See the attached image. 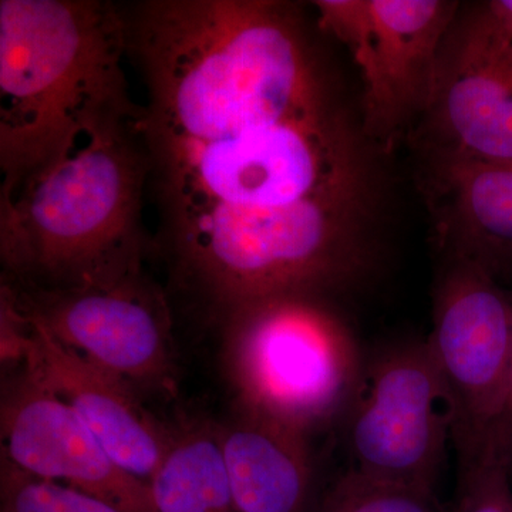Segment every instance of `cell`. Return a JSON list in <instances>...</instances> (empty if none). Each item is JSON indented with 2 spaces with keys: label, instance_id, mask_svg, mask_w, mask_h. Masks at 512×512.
Instances as JSON below:
<instances>
[{
  "label": "cell",
  "instance_id": "cell-5",
  "mask_svg": "<svg viewBox=\"0 0 512 512\" xmlns=\"http://www.w3.org/2000/svg\"><path fill=\"white\" fill-rule=\"evenodd\" d=\"M426 342L446 390L458 464L494 451L512 457L510 286L483 266L446 261Z\"/></svg>",
  "mask_w": 512,
  "mask_h": 512
},
{
  "label": "cell",
  "instance_id": "cell-8",
  "mask_svg": "<svg viewBox=\"0 0 512 512\" xmlns=\"http://www.w3.org/2000/svg\"><path fill=\"white\" fill-rule=\"evenodd\" d=\"M30 318L66 348L133 386L174 396L177 367L167 298L143 272L114 284L37 289L2 279Z\"/></svg>",
  "mask_w": 512,
  "mask_h": 512
},
{
  "label": "cell",
  "instance_id": "cell-4",
  "mask_svg": "<svg viewBox=\"0 0 512 512\" xmlns=\"http://www.w3.org/2000/svg\"><path fill=\"white\" fill-rule=\"evenodd\" d=\"M235 412L313 440L340 424L366 362L326 296L284 293L220 320Z\"/></svg>",
  "mask_w": 512,
  "mask_h": 512
},
{
  "label": "cell",
  "instance_id": "cell-16",
  "mask_svg": "<svg viewBox=\"0 0 512 512\" xmlns=\"http://www.w3.org/2000/svg\"><path fill=\"white\" fill-rule=\"evenodd\" d=\"M2 512H123L101 498L29 476L2 460Z\"/></svg>",
  "mask_w": 512,
  "mask_h": 512
},
{
  "label": "cell",
  "instance_id": "cell-12",
  "mask_svg": "<svg viewBox=\"0 0 512 512\" xmlns=\"http://www.w3.org/2000/svg\"><path fill=\"white\" fill-rule=\"evenodd\" d=\"M426 116L431 151L512 163V50L488 52L458 40L451 59H441Z\"/></svg>",
  "mask_w": 512,
  "mask_h": 512
},
{
  "label": "cell",
  "instance_id": "cell-9",
  "mask_svg": "<svg viewBox=\"0 0 512 512\" xmlns=\"http://www.w3.org/2000/svg\"><path fill=\"white\" fill-rule=\"evenodd\" d=\"M18 372L3 393L2 460L123 512H158L148 483L123 470L69 404L25 367Z\"/></svg>",
  "mask_w": 512,
  "mask_h": 512
},
{
  "label": "cell",
  "instance_id": "cell-14",
  "mask_svg": "<svg viewBox=\"0 0 512 512\" xmlns=\"http://www.w3.org/2000/svg\"><path fill=\"white\" fill-rule=\"evenodd\" d=\"M158 512H238L218 443L217 426L183 421L148 481Z\"/></svg>",
  "mask_w": 512,
  "mask_h": 512
},
{
  "label": "cell",
  "instance_id": "cell-11",
  "mask_svg": "<svg viewBox=\"0 0 512 512\" xmlns=\"http://www.w3.org/2000/svg\"><path fill=\"white\" fill-rule=\"evenodd\" d=\"M424 191L446 261L512 276V163L430 151Z\"/></svg>",
  "mask_w": 512,
  "mask_h": 512
},
{
  "label": "cell",
  "instance_id": "cell-19",
  "mask_svg": "<svg viewBox=\"0 0 512 512\" xmlns=\"http://www.w3.org/2000/svg\"><path fill=\"white\" fill-rule=\"evenodd\" d=\"M508 286H510L512 292V276L505 282ZM508 427H510V434L512 439V365H511V379H510V403H508Z\"/></svg>",
  "mask_w": 512,
  "mask_h": 512
},
{
  "label": "cell",
  "instance_id": "cell-3",
  "mask_svg": "<svg viewBox=\"0 0 512 512\" xmlns=\"http://www.w3.org/2000/svg\"><path fill=\"white\" fill-rule=\"evenodd\" d=\"M141 119L101 128L62 163L0 197L2 279L69 289L143 272L150 163Z\"/></svg>",
  "mask_w": 512,
  "mask_h": 512
},
{
  "label": "cell",
  "instance_id": "cell-1",
  "mask_svg": "<svg viewBox=\"0 0 512 512\" xmlns=\"http://www.w3.org/2000/svg\"><path fill=\"white\" fill-rule=\"evenodd\" d=\"M141 134L161 248L212 315L266 296L328 295L372 268L375 174L335 92L190 137Z\"/></svg>",
  "mask_w": 512,
  "mask_h": 512
},
{
  "label": "cell",
  "instance_id": "cell-2",
  "mask_svg": "<svg viewBox=\"0 0 512 512\" xmlns=\"http://www.w3.org/2000/svg\"><path fill=\"white\" fill-rule=\"evenodd\" d=\"M123 3L0 0V197L116 121L140 120Z\"/></svg>",
  "mask_w": 512,
  "mask_h": 512
},
{
  "label": "cell",
  "instance_id": "cell-15",
  "mask_svg": "<svg viewBox=\"0 0 512 512\" xmlns=\"http://www.w3.org/2000/svg\"><path fill=\"white\" fill-rule=\"evenodd\" d=\"M313 512H444L436 493L376 483L345 473L328 493L319 497Z\"/></svg>",
  "mask_w": 512,
  "mask_h": 512
},
{
  "label": "cell",
  "instance_id": "cell-18",
  "mask_svg": "<svg viewBox=\"0 0 512 512\" xmlns=\"http://www.w3.org/2000/svg\"><path fill=\"white\" fill-rule=\"evenodd\" d=\"M463 39L493 52L512 50V0L487 2L468 19Z\"/></svg>",
  "mask_w": 512,
  "mask_h": 512
},
{
  "label": "cell",
  "instance_id": "cell-17",
  "mask_svg": "<svg viewBox=\"0 0 512 512\" xmlns=\"http://www.w3.org/2000/svg\"><path fill=\"white\" fill-rule=\"evenodd\" d=\"M512 457L488 453L458 464L451 512H512Z\"/></svg>",
  "mask_w": 512,
  "mask_h": 512
},
{
  "label": "cell",
  "instance_id": "cell-10",
  "mask_svg": "<svg viewBox=\"0 0 512 512\" xmlns=\"http://www.w3.org/2000/svg\"><path fill=\"white\" fill-rule=\"evenodd\" d=\"M19 309L25 332L18 367L28 369L69 404L123 470L148 483L168 453L174 426L158 420L133 386L57 342Z\"/></svg>",
  "mask_w": 512,
  "mask_h": 512
},
{
  "label": "cell",
  "instance_id": "cell-6",
  "mask_svg": "<svg viewBox=\"0 0 512 512\" xmlns=\"http://www.w3.org/2000/svg\"><path fill=\"white\" fill-rule=\"evenodd\" d=\"M340 424L346 473L436 493L451 443L450 410L426 340L394 345L366 362Z\"/></svg>",
  "mask_w": 512,
  "mask_h": 512
},
{
  "label": "cell",
  "instance_id": "cell-7",
  "mask_svg": "<svg viewBox=\"0 0 512 512\" xmlns=\"http://www.w3.org/2000/svg\"><path fill=\"white\" fill-rule=\"evenodd\" d=\"M319 28L335 36L359 67L362 131L390 147L429 110L440 74V47L457 3L441 0H318Z\"/></svg>",
  "mask_w": 512,
  "mask_h": 512
},
{
  "label": "cell",
  "instance_id": "cell-13",
  "mask_svg": "<svg viewBox=\"0 0 512 512\" xmlns=\"http://www.w3.org/2000/svg\"><path fill=\"white\" fill-rule=\"evenodd\" d=\"M238 512H313L319 497L312 441L247 414L217 426Z\"/></svg>",
  "mask_w": 512,
  "mask_h": 512
}]
</instances>
